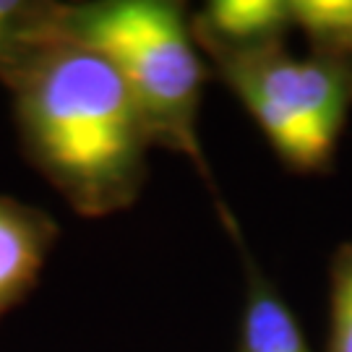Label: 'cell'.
<instances>
[{"label": "cell", "instance_id": "cell-1", "mask_svg": "<svg viewBox=\"0 0 352 352\" xmlns=\"http://www.w3.org/2000/svg\"><path fill=\"white\" fill-rule=\"evenodd\" d=\"M8 91L24 157L76 214L100 219L139 199L154 141L136 97L102 55L63 37Z\"/></svg>", "mask_w": 352, "mask_h": 352}, {"label": "cell", "instance_id": "cell-2", "mask_svg": "<svg viewBox=\"0 0 352 352\" xmlns=\"http://www.w3.org/2000/svg\"><path fill=\"white\" fill-rule=\"evenodd\" d=\"M63 34L102 55L120 74L146 118L154 146L183 154L212 186L199 141V107L209 68L190 32L186 3H65Z\"/></svg>", "mask_w": 352, "mask_h": 352}, {"label": "cell", "instance_id": "cell-3", "mask_svg": "<svg viewBox=\"0 0 352 352\" xmlns=\"http://www.w3.org/2000/svg\"><path fill=\"white\" fill-rule=\"evenodd\" d=\"M204 55L289 173L327 175L352 113L350 63L287 45Z\"/></svg>", "mask_w": 352, "mask_h": 352}, {"label": "cell", "instance_id": "cell-4", "mask_svg": "<svg viewBox=\"0 0 352 352\" xmlns=\"http://www.w3.org/2000/svg\"><path fill=\"white\" fill-rule=\"evenodd\" d=\"M58 235L45 209L0 196V321L34 289Z\"/></svg>", "mask_w": 352, "mask_h": 352}, {"label": "cell", "instance_id": "cell-5", "mask_svg": "<svg viewBox=\"0 0 352 352\" xmlns=\"http://www.w3.org/2000/svg\"><path fill=\"white\" fill-rule=\"evenodd\" d=\"M190 32L201 52H243L285 45L292 32L289 0H209L190 13Z\"/></svg>", "mask_w": 352, "mask_h": 352}, {"label": "cell", "instance_id": "cell-6", "mask_svg": "<svg viewBox=\"0 0 352 352\" xmlns=\"http://www.w3.org/2000/svg\"><path fill=\"white\" fill-rule=\"evenodd\" d=\"M227 230L238 240L245 269V300L240 314L235 352H316L285 295L245 251L238 222H232Z\"/></svg>", "mask_w": 352, "mask_h": 352}, {"label": "cell", "instance_id": "cell-7", "mask_svg": "<svg viewBox=\"0 0 352 352\" xmlns=\"http://www.w3.org/2000/svg\"><path fill=\"white\" fill-rule=\"evenodd\" d=\"M65 3L0 0V84L8 89L16 76L42 52L60 42Z\"/></svg>", "mask_w": 352, "mask_h": 352}, {"label": "cell", "instance_id": "cell-8", "mask_svg": "<svg viewBox=\"0 0 352 352\" xmlns=\"http://www.w3.org/2000/svg\"><path fill=\"white\" fill-rule=\"evenodd\" d=\"M289 16L311 50L352 65V0H289Z\"/></svg>", "mask_w": 352, "mask_h": 352}, {"label": "cell", "instance_id": "cell-9", "mask_svg": "<svg viewBox=\"0 0 352 352\" xmlns=\"http://www.w3.org/2000/svg\"><path fill=\"white\" fill-rule=\"evenodd\" d=\"M324 352H352V240L329 264V337Z\"/></svg>", "mask_w": 352, "mask_h": 352}]
</instances>
